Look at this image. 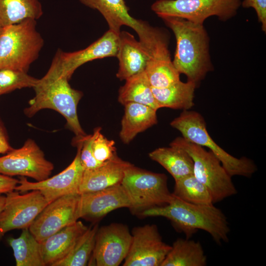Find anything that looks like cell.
I'll use <instances>...</instances> for the list:
<instances>
[{
	"instance_id": "1",
	"label": "cell",
	"mask_w": 266,
	"mask_h": 266,
	"mask_svg": "<svg viewBox=\"0 0 266 266\" xmlns=\"http://www.w3.org/2000/svg\"><path fill=\"white\" fill-rule=\"evenodd\" d=\"M160 18L173 32L176 47L173 64L180 74L197 86L213 70L209 53V38L203 24L172 16Z\"/></svg>"
},
{
	"instance_id": "2",
	"label": "cell",
	"mask_w": 266,
	"mask_h": 266,
	"mask_svg": "<svg viewBox=\"0 0 266 266\" xmlns=\"http://www.w3.org/2000/svg\"><path fill=\"white\" fill-rule=\"evenodd\" d=\"M138 214L141 217L166 218L188 238L199 230H202L208 233L217 243L229 241L230 230L227 218L213 204H193L173 195L168 204L144 210Z\"/></svg>"
},
{
	"instance_id": "3",
	"label": "cell",
	"mask_w": 266,
	"mask_h": 266,
	"mask_svg": "<svg viewBox=\"0 0 266 266\" xmlns=\"http://www.w3.org/2000/svg\"><path fill=\"white\" fill-rule=\"evenodd\" d=\"M68 80L65 77L38 79L33 88L35 96L29 101V106L25 109L24 113L31 117L43 109L55 110L66 119L67 126L76 138H81L87 135L80 125L77 112L83 93L71 88Z\"/></svg>"
},
{
	"instance_id": "4",
	"label": "cell",
	"mask_w": 266,
	"mask_h": 266,
	"mask_svg": "<svg viewBox=\"0 0 266 266\" xmlns=\"http://www.w3.org/2000/svg\"><path fill=\"white\" fill-rule=\"evenodd\" d=\"M43 45L35 19H26L3 27L0 34V69L27 72L38 58Z\"/></svg>"
},
{
	"instance_id": "5",
	"label": "cell",
	"mask_w": 266,
	"mask_h": 266,
	"mask_svg": "<svg viewBox=\"0 0 266 266\" xmlns=\"http://www.w3.org/2000/svg\"><path fill=\"white\" fill-rule=\"evenodd\" d=\"M170 125L179 131L187 140L208 148L231 176L250 177L256 171V166L252 160L246 157L235 158L216 143L207 131L204 118L199 112L183 110Z\"/></svg>"
},
{
	"instance_id": "6",
	"label": "cell",
	"mask_w": 266,
	"mask_h": 266,
	"mask_svg": "<svg viewBox=\"0 0 266 266\" xmlns=\"http://www.w3.org/2000/svg\"><path fill=\"white\" fill-rule=\"evenodd\" d=\"M169 145L182 148L189 154L193 161V175L209 190L213 203L237 194L232 176L211 151L182 136L175 138Z\"/></svg>"
},
{
	"instance_id": "7",
	"label": "cell",
	"mask_w": 266,
	"mask_h": 266,
	"mask_svg": "<svg viewBox=\"0 0 266 266\" xmlns=\"http://www.w3.org/2000/svg\"><path fill=\"white\" fill-rule=\"evenodd\" d=\"M121 184L131 200L130 209L136 214L167 204L173 198L166 174L149 171L132 164L125 169Z\"/></svg>"
},
{
	"instance_id": "8",
	"label": "cell",
	"mask_w": 266,
	"mask_h": 266,
	"mask_svg": "<svg viewBox=\"0 0 266 266\" xmlns=\"http://www.w3.org/2000/svg\"><path fill=\"white\" fill-rule=\"evenodd\" d=\"M241 4L240 0H158L151 9L160 17H176L203 24L212 16L222 21L230 19L237 14Z\"/></svg>"
},
{
	"instance_id": "9",
	"label": "cell",
	"mask_w": 266,
	"mask_h": 266,
	"mask_svg": "<svg viewBox=\"0 0 266 266\" xmlns=\"http://www.w3.org/2000/svg\"><path fill=\"white\" fill-rule=\"evenodd\" d=\"M119 35L108 30L85 49L66 52L58 49L43 79L65 77L70 79L75 70L83 64L96 59L116 57Z\"/></svg>"
},
{
	"instance_id": "10",
	"label": "cell",
	"mask_w": 266,
	"mask_h": 266,
	"mask_svg": "<svg viewBox=\"0 0 266 266\" xmlns=\"http://www.w3.org/2000/svg\"><path fill=\"white\" fill-rule=\"evenodd\" d=\"M53 169L54 165L32 139L27 140L22 147L0 157V173L9 176L21 175L41 181L49 177Z\"/></svg>"
},
{
	"instance_id": "11",
	"label": "cell",
	"mask_w": 266,
	"mask_h": 266,
	"mask_svg": "<svg viewBox=\"0 0 266 266\" xmlns=\"http://www.w3.org/2000/svg\"><path fill=\"white\" fill-rule=\"evenodd\" d=\"M31 191L20 194L13 191L6 194L5 204L0 213V240L9 231L29 229L49 203L39 191Z\"/></svg>"
},
{
	"instance_id": "12",
	"label": "cell",
	"mask_w": 266,
	"mask_h": 266,
	"mask_svg": "<svg viewBox=\"0 0 266 266\" xmlns=\"http://www.w3.org/2000/svg\"><path fill=\"white\" fill-rule=\"evenodd\" d=\"M74 142L77 147L76 155L64 170L41 181L30 182L22 176L15 190L21 193L38 190L49 203L65 195L79 193V186L84 171L80 160L82 138H75Z\"/></svg>"
},
{
	"instance_id": "13",
	"label": "cell",
	"mask_w": 266,
	"mask_h": 266,
	"mask_svg": "<svg viewBox=\"0 0 266 266\" xmlns=\"http://www.w3.org/2000/svg\"><path fill=\"white\" fill-rule=\"evenodd\" d=\"M80 194L61 197L49 203L29 228L31 233L41 242L64 228L78 221Z\"/></svg>"
},
{
	"instance_id": "14",
	"label": "cell",
	"mask_w": 266,
	"mask_h": 266,
	"mask_svg": "<svg viewBox=\"0 0 266 266\" xmlns=\"http://www.w3.org/2000/svg\"><path fill=\"white\" fill-rule=\"evenodd\" d=\"M132 242L123 266H161L171 246L163 241L157 226L134 227Z\"/></svg>"
},
{
	"instance_id": "15",
	"label": "cell",
	"mask_w": 266,
	"mask_h": 266,
	"mask_svg": "<svg viewBox=\"0 0 266 266\" xmlns=\"http://www.w3.org/2000/svg\"><path fill=\"white\" fill-rule=\"evenodd\" d=\"M132 242L127 226L112 223L99 228L91 260L95 266H118L124 261Z\"/></svg>"
},
{
	"instance_id": "16",
	"label": "cell",
	"mask_w": 266,
	"mask_h": 266,
	"mask_svg": "<svg viewBox=\"0 0 266 266\" xmlns=\"http://www.w3.org/2000/svg\"><path fill=\"white\" fill-rule=\"evenodd\" d=\"M132 203L121 184L104 189L80 194L79 217L87 220H97L115 209L128 207Z\"/></svg>"
},
{
	"instance_id": "17",
	"label": "cell",
	"mask_w": 266,
	"mask_h": 266,
	"mask_svg": "<svg viewBox=\"0 0 266 266\" xmlns=\"http://www.w3.org/2000/svg\"><path fill=\"white\" fill-rule=\"evenodd\" d=\"M119 61L117 77L120 80L127 79L144 71L148 55L134 36L126 31L119 35V44L116 56Z\"/></svg>"
},
{
	"instance_id": "18",
	"label": "cell",
	"mask_w": 266,
	"mask_h": 266,
	"mask_svg": "<svg viewBox=\"0 0 266 266\" xmlns=\"http://www.w3.org/2000/svg\"><path fill=\"white\" fill-rule=\"evenodd\" d=\"M87 228L81 221H77L40 242L45 265L53 266L66 257Z\"/></svg>"
},
{
	"instance_id": "19",
	"label": "cell",
	"mask_w": 266,
	"mask_h": 266,
	"mask_svg": "<svg viewBox=\"0 0 266 266\" xmlns=\"http://www.w3.org/2000/svg\"><path fill=\"white\" fill-rule=\"evenodd\" d=\"M130 164L117 156L96 168L84 170L79 193L96 192L121 184L125 170Z\"/></svg>"
},
{
	"instance_id": "20",
	"label": "cell",
	"mask_w": 266,
	"mask_h": 266,
	"mask_svg": "<svg viewBox=\"0 0 266 266\" xmlns=\"http://www.w3.org/2000/svg\"><path fill=\"white\" fill-rule=\"evenodd\" d=\"M84 5L97 10L106 21L109 30L119 35L123 26L132 28L137 33L144 21L136 19L129 13L124 0H79Z\"/></svg>"
},
{
	"instance_id": "21",
	"label": "cell",
	"mask_w": 266,
	"mask_h": 266,
	"mask_svg": "<svg viewBox=\"0 0 266 266\" xmlns=\"http://www.w3.org/2000/svg\"><path fill=\"white\" fill-rule=\"evenodd\" d=\"M120 138L129 143L140 133L157 124V110L142 104L128 102L124 105Z\"/></svg>"
},
{
	"instance_id": "22",
	"label": "cell",
	"mask_w": 266,
	"mask_h": 266,
	"mask_svg": "<svg viewBox=\"0 0 266 266\" xmlns=\"http://www.w3.org/2000/svg\"><path fill=\"white\" fill-rule=\"evenodd\" d=\"M149 157L164 167L174 180L193 174V161L184 149L173 146L156 149Z\"/></svg>"
},
{
	"instance_id": "23",
	"label": "cell",
	"mask_w": 266,
	"mask_h": 266,
	"mask_svg": "<svg viewBox=\"0 0 266 266\" xmlns=\"http://www.w3.org/2000/svg\"><path fill=\"white\" fill-rule=\"evenodd\" d=\"M197 87L192 82L180 80L164 88L152 87V90L160 108L187 110L194 105V93Z\"/></svg>"
},
{
	"instance_id": "24",
	"label": "cell",
	"mask_w": 266,
	"mask_h": 266,
	"mask_svg": "<svg viewBox=\"0 0 266 266\" xmlns=\"http://www.w3.org/2000/svg\"><path fill=\"white\" fill-rule=\"evenodd\" d=\"M207 258L201 244L189 238H178L171 246L161 266H205Z\"/></svg>"
},
{
	"instance_id": "25",
	"label": "cell",
	"mask_w": 266,
	"mask_h": 266,
	"mask_svg": "<svg viewBox=\"0 0 266 266\" xmlns=\"http://www.w3.org/2000/svg\"><path fill=\"white\" fill-rule=\"evenodd\" d=\"M118 100L123 105L132 102L150 106L157 110L160 108L144 71L126 80L125 84L119 89Z\"/></svg>"
},
{
	"instance_id": "26",
	"label": "cell",
	"mask_w": 266,
	"mask_h": 266,
	"mask_svg": "<svg viewBox=\"0 0 266 266\" xmlns=\"http://www.w3.org/2000/svg\"><path fill=\"white\" fill-rule=\"evenodd\" d=\"M43 13L39 0H0V26L2 27L26 19L37 20Z\"/></svg>"
},
{
	"instance_id": "27",
	"label": "cell",
	"mask_w": 266,
	"mask_h": 266,
	"mask_svg": "<svg viewBox=\"0 0 266 266\" xmlns=\"http://www.w3.org/2000/svg\"><path fill=\"white\" fill-rule=\"evenodd\" d=\"M8 243L12 248L16 266H45L40 248L37 241L29 229L22 230L18 238H9Z\"/></svg>"
},
{
	"instance_id": "28",
	"label": "cell",
	"mask_w": 266,
	"mask_h": 266,
	"mask_svg": "<svg viewBox=\"0 0 266 266\" xmlns=\"http://www.w3.org/2000/svg\"><path fill=\"white\" fill-rule=\"evenodd\" d=\"M144 71L152 88L167 87L180 81V73L174 66L170 53L148 60Z\"/></svg>"
},
{
	"instance_id": "29",
	"label": "cell",
	"mask_w": 266,
	"mask_h": 266,
	"mask_svg": "<svg viewBox=\"0 0 266 266\" xmlns=\"http://www.w3.org/2000/svg\"><path fill=\"white\" fill-rule=\"evenodd\" d=\"M172 194L187 202L202 205L214 204L209 190L193 174L175 180Z\"/></svg>"
},
{
	"instance_id": "30",
	"label": "cell",
	"mask_w": 266,
	"mask_h": 266,
	"mask_svg": "<svg viewBox=\"0 0 266 266\" xmlns=\"http://www.w3.org/2000/svg\"><path fill=\"white\" fill-rule=\"evenodd\" d=\"M98 229V224L88 228L78 238L68 254L53 266H87L94 250Z\"/></svg>"
},
{
	"instance_id": "31",
	"label": "cell",
	"mask_w": 266,
	"mask_h": 266,
	"mask_svg": "<svg viewBox=\"0 0 266 266\" xmlns=\"http://www.w3.org/2000/svg\"><path fill=\"white\" fill-rule=\"evenodd\" d=\"M38 79L27 72L11 69H0V96L17 89L33 88Z\"/></svg>"
},
{
	"instance_id": "32",
	"label": "cell",
	"mask_w": 266,
	"mask_h": 266,
	"mask_svg": "<svg viewBox=\"0 0 266 266\" xmlns=\"http://www.w3.org/2000/svg\"><path fill=\"white\" fill-rule=\"evenodd\" d=\"M92 147L94 156L100 163H105L118 156L115 147V142L105 137L101 133V128L95 129Z\"/></svg>"
},
{
	"instance_id": "33",
	"label": "cell",
	"mask_w": 266,
	"mask_h": 266,
	"mask_svg": "<svg viewBox=\"0 0 266 266\" xmlns=\"http://www.w3.org/2000/svg\"><path fill=\"white\" fill-rule=\"evenodd\" d=\"M93 138V133L82 138L80 160L84 170L96 168L104 164L98 161L94 156L92 147Z\"/></svg>"
},
{
	"instance_id": "34",
	"label": "cell",
	"mask_w": 266,
	"mask_h": 266,
	"mask_svg": "<svg viewBox=\"0 0 266 266\" xmlns=\"http://www.w3.org/2000/svg\"><path fill=\"white\" fill-rule=\"evenodd\" d=\"M241 5L244 8H253L263 32H266V0H243Z\"/></svg>"
},
{
	"instance_id": "35",
	"label": "cell",
	"mask_w": 266,
	"mask_h": 266,
	"mask_svg": "<svg viewBox=\"0 0 266 266\" xmlns=\"http://www.w3.org/2000/svg\"><path fill=\"white\" fill-rule=\"evenodd\" d=\"M19 180L0 173V194L12 192L18 184Z\"/></svg>"
},
{
	"instance_id": "36",
	"label": "cell",
	"mask_w": 266,
	"mask_h": 266,
	"mask_svg": "<svg viewBox=\"0 0 266 266\" xmlns=\"http://www.w3.org/2000/svg\"><path fill=\"white\" fill-rule=\"evenodd\" d=\"M12 149L9 143L6 130L0 120V154H6Z\"/></svg>"
},
{
	"instance_id": "37",
	"label": "cell",
	"mask_w": 266,
	"mask_h": 266,
	"mask_svg": "<svg viewBox=\"0 0 266 266\" xmlns=\"http://www.w3.org/2000/svg\"><path fill=\"white\" fill-rule=\"evenodd\" d=\"M5 199V196L0 195V213L4 207Z\"/></svg>"
},
{
	"instance_id": "38",
	"label": "cell",
	"mask_w": 266,
	"mask_h": 266,
	"mask_svg": "<svg viewBox=\"0 0 266 266\" xmlns=\"http://www.w3.org/2000/svg\"><path fill=\"white\" fill-rule=\"evenodd\" d=\"M2 27H1V26H0V34L1 33V31H2Z\"/></svg>"
}]
</instances>
